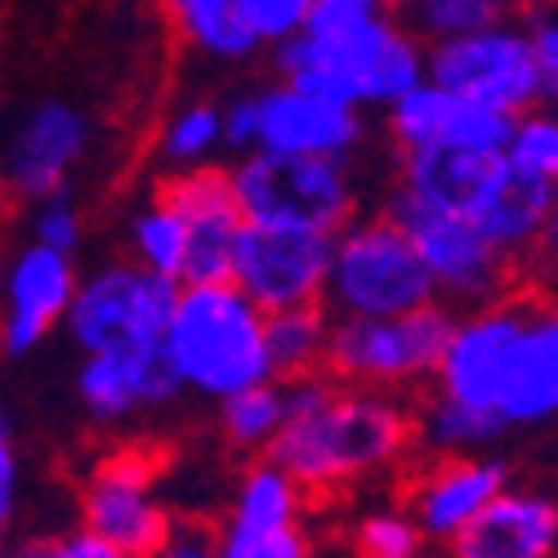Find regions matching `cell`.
Segmentation results:
<instances>
[{"instance_id": "cell-44", "label": "cell", "mask_w": 558, "mask_h": 558, "mask_svg": "<svg viewBox=\"0 0 558 558\" xmlns=\"http://www.w3.org/2000/svg\"><path fill=\"white\" fill-rule=\"evenodd\" d=\"M0 558H10V549H5V541H0Z\"/></svg>"}, {"instance_id": "cell-42", "label": "cell", "mask_w": 558, "mask_h": 558, "mask_svg": "<svg viewBox=\"0 0 558 558\" xmlns=\"http://www.w3.org/2000/svg\"><path fill=\"white\" fill-rule=\"evenodd\" d=\"M5 215H10V189H5V179H0V223H5Z\"/></svg>"}, {"instance_id": "cell-4", "label": "cell", "mask_w": 558, "mask_h": 558, "mask_svg": "<svg viewBox=\"0 0 558 558\" xmlns=\"http://www.w3.org/2000/svg\"><path fill=\"white\" fill-rule=\"evenodd\" d=\"M434 300L438 291L421 255L385 215H353L331 232V264L322 287V308L331 317H398Z\"/></svg>"}, {"instance_id": "cell-2", "label": "cell", "mask_w": 558, "mask_h": 558, "mask_svg": "<svg viewBox=\"0 0 558 558\" xmlns=\"http://www.w3.org/2000/svg\"><path fill=\"white\" fill-rule=\"evenodd\" d=\"M411 447V407L398 393L336 385L322 407L287 415L264 456L287 470L304 496H322L398 470Z\"/></svg>"}, {"instance_id": "cell-15", "label": "cell", "mask_w": 558, "mask_h": 558, "mask_svg": "<svg viewBox=\"0 0 558 558\" xmlns=\"http://www.w3.org/2000/svg\"><path fill=\"white\" fill-rule=\"evenodd\" d=\"M157 193L166 197V206L183 223V277H179V287L228 282L232 246H238V232L246 223L242 210H238V197H232L228 170L202 166V170L166 174V183Z\"/></svg>"}, {"instance_id": "cell-30", "label": "cell", "mask_w": 558, "mask_h": 558, "mask_svg": "<svg viewBox=\"0 0 558 558\" xmlns=\"http://www.w3.org/2000/svg\"><path fill=\"white\" fill-rule=\"evenodd\" d=\"M514 14L519 10L509 5V0H415L407 10V32L421 45H438V40H456V36L496 27Z\"/></svg>"}, {"instance_id": "cell-40", "label": "cell", "mask_w": 558, "mask_h": 558, "mask_svg": "<svg viewBox=\"0 0 558 558\" xmlns=\"http://www.w3.org/2000/svg\"><path fill=\"white\" fill-rule=\"evenodd\" d=\"M215 554V527L202 519H179L170 523L157 558H210Z\"/></svg>"}, {"instance_id": "cell-6", "label": "cell", "mask_w": 558, "mask_h": 558, "mask_svg": "<svg viewBox=\"0 0 558 558\" xmlns=\"http://www.w3.org/2000/svg\"><path fill=\"white\" fill-rule=\"evenodd\" d=\"M246 223L291 232H340L357 215V174L340 157H272L246 153L228 170Z\"/></svg>"}, {"instance_id": "cell-38", "label": "cell", "mask_w": 558, "mask_h": 558, "mask_svg": "<svg viewBox=\"0 0 558 558\" xmlns=\"http://www.w3.org/2000/svg\"><path fill=\"white\" fill-rule=\"evenodd\" d=\"M19 496H23V460H19L10 421L0 415V536L10 532V523L19 514Z\"/></svg>"}, {"instance_id": "cell-17", "label": "cell", "mask_w": 558, "mask_h": 558, "mask_svg": "<svg viewBox=\"0 0 558 558\" xmlns=\"http://www.w3.org/2000/svg\"><path fill=\"white\" fill-rule=\"evenodd\" d=\"M385 125L402 153H456V157H500L514 117L478 108L460 95L421 81L385 108Z\"/></svg>"}, {"instance_id": "cell-45", "label": "cell", "mask_w": 558, "mask_h": 558, "mask_svg": "<svg viewBox=\"0 0 558 558\" xmlns=\"http://www.w3.org/2000/svg\"><path fill=\"white\" fill-rule=\"evenodd\" d=\"M0 272H5V255H0Z\"/></svg>"}, {"instance_id": "cell-9", "label": "cell", "mask_w": 558, "mask_h": 558, "mask_svg": "<svg viewBox=\"0 0 558 558\" xmlns=\"http://www.w3.org/2000/svg\"><path fill=\"white\" fill-rule=\"evenodd\" d=\"M174 300H179V282L157 277L130 259H117L76 277L63 327L85 353L108 344H161Z\"/></svg>"}, {"instance_id": "cell-3", "label": "cell", "mask_w": 558, "mask_h": 558, "mask_svg": "<svg viewBox=\"0 0 558 558\" xmlns=\"http://www.w3.org/2000/svg\"><path fill=\"white\" fill-rule=\"evenodd\" d=\"M161 349L179 389L210 402L272 380L264 353V313L232 282L179 287Z\"/></svg>"}, {"instance_id": "cell-1", "label": "cell", "mask_w": 558, "mask_h": 558, "mask_svg": "<svg viewBox=\"0 0 558 558\" xmlns=\"http://www.w3.org/2000/svg\"><path fill=\"white\" fill-rule=\"evenodd\" d=\"M272 72L353 112L389 108L425 81V45L371 0H313L304 27L272 45Z\"/></svg>"}, {"instance_id": "cell-12", "label": "cell", "mask_w": 558, "mask_h": 558, "mask_svg": "<svg viewBox=\"0 0 558 558\" xmlns=\"http://www.w3.org/2000/svg\"><path fill=\"white\" fill-rule=\"evenodd\" d=\"M331 264L327 232H291V228H259L242 223L238 246H232L228 282L238 287L259 313H282L322 304Z\"/></svg>"}, {"instance_id": "cell-36", "label": "cell", "mask_w": 558, "mask_h": 558, "mask_svg": "<svg viewBox=\"0 0 558 558\" xmlns=\"http://www.w3.org/2000/svg\"><path fill=\"white\" fill-rule=\"evenodd\" d=\"M519 14H523L519 23H523V32H527L536 72H541L549 99H554V95H558V14H554V5H523Z\"/></svg>"}, {"instance_id": "cell-46", "label": "cell", "mask_w": 558, "mask_h": 558, "mask_svg": "<svg viewBox=\"0 0 558 558\" xmlns=\"http://www.w3.org/2000/svg\"><path fill=\"white\" fill-rule=\"evenodd\" d=\"M210 558H215V554H210Z\"/></svg>"}, {"instance_id": "cell-21", "label": "cell", "mask_w": 558, "mask_h": 558, "mask_svg": "<svg viewBox=\"0 0 558 558\" xmlns=\"http://www.w3.org/2000/svg\"><path fill=\"white\" fill-rule=\"evenodd\" d=\"M558 505L545 487L509 483L483 514L447 541V558H554Z\"/></svg>"}, {"instance_id": "cell-16", "label": "cell", "mask_w": 558, "mask_h": 558, "mask_svg": "<svg viewBox=\"0 0 558 558\" xmlns=\"http://www.w3.org/2000/svg\"><path fill=\"white\" fill-rule=\"evenodd\" d=\"M255 153H272V157H340L349 161L362 138V112L308 95V89L272 81L264 89H255Z\"/></svg>"}, {"instance_id": "cell-8", "label": "cell", "mask_w": 558, "mask_h": 558, "mask_svg": "<svg viewBox=\"0 0 558 558\" xmlns=\"http://www.w3.org/2000/svg\"><path fill=\"white\" fill-rule=\"evenodd\" d=\"M425 81L460 95L478 108L500 117H523L532 108H549V89L536 72L532 45L519 19H505L496 27L425 45Z\"/></svg>"}, {"instance_id": "cell-29", "label": "cell", "mask_w": 558, "mask_h": 558, "mask_svg": "<svg viewBox=\"0 0 558 558\" xmlns=\"http://www.w3.org/2000/svg\"><path fill=\"white\" fill-rule=\"evenodd\" d=\"M282 425H287V407H282V385L277 380L251 385V389L219 402V429L238 451L264 456L272 447V438L282 434Z\"/></svg>"}, {"instance_id": "cell-43", "label": "cell", "mask_w": 558, "mask_h": 558, "mask_svg": "<svg viewBox=\"0 0 558 558\" xmlns=\"http://www.w3.org/2000/svg\"><path fill=\"white\" fill-rule=\"evenodd\" d=\"M514 10H523V5H554V0H509Z\"/></svg>"}, {"instance_id": "cell-14", "label": "cell", "mask_w": 558, "mask_h": 558, "mask_svg": "<svg viewBox=\"0 0 558 558\" xmlns=\"http://www.w3.org/2000/svg\"><path fill=\"white\" fill-rule=\"evenodd\" d=\"M89 153V117L76 104L45 99L23 112V121L10 130L5 153H0V179L10 197L40 202L68 189L72 170Z\"/></svg>"}, {"instance_id": "cell-25", "label": "cell", "mask_w": 558, "mask_h": 558, "mask_svg": "<svg viewBox=\"0 0 558 558\" xmlns=\"http://www.w3.org/2000/svg\"><path fill=\"white\" fill-rule=\"evenodd\" d=\"M411 434L415 447H425L429 456H487L509 434V425L496 411L460 407L434 393L421 411H411Z\"/></svg>"}, {"instance_id": "cell-23", "label": "cell", "mask_w": 558, "mask_h": 558, "mask_svg": "<svg viewBox=\"0 0 558 558\" xmlns=\"http://www.w3.org/2000/svg\"><path fill=\"white\" fill-rule=\"evenodd\" d=\"M166 23L189 50L215 63H251L264 45L246 27L238 0H161Z\"/></svg>"}, {"instance_id": "cell-22", "label": "cell", "mask_w": 558, "mask_h": 558, "mask_svg": "<svg viewBox=\"0 0 558 558\" xmlns=\"http://www.w3.org/2000/svg\"><path fill=\"white\" fill-rule=\"evenodd\" d=\"M496 415L509 425V434L541 429L558 415V313L549 300L536 304L514 344V357H509L500 380Z\"/></svg>"}, {"instance_id": "cell-33", "label": "cell", "mask_w": 558, "mask_h": 558, "mask_svg": "<svg viewBox=\"0 0 558 558\" xmlns=\"http://www.w3.org/2000/svg\"><path fill=\"white\" fill-rule=\"evenodd\" d=\"M27 232H32V246L59 251V255H76V246L85 242V215H81L76 197L63 189V193H54V197L32 202Z\"/></svg>"}, {"instance_id": "cell-13", "label": "cell", "mask_w": 558, "mask_h": 558, "mask_svg": "<svg viewBox=\"0 0 558 558\" xmlns=\"http://www.w3.org/2000/svg\"><path fill=\"white\" fill-rule=\"evenodd\" d=\"M460 215L470 219L483 238L523 268L541 246H554L558 232V183L527 179L509 170L500 157L483 161L470 197L460 202Z\"/></svg>"}, {"instance_id": "cell-37", "label": "cell", "mask_w": 558, "mask_h": 558, "mask_svg": "<svg viewBox=\"0 0 558 558\" xmlns=\"http://www.w3.org/2000/svg\"><path fill=\"white\" fill-rule=\"evenodd\" d=\"M10 558H125V554L99 536H89L85 527H76V532H59L45 541H27L23 549H10Z\"/></svg>"}, {"instance_id": "cell-41", "label": "cell", "mask_w": 558, "mask_h": 558, "mask_svg": "<svg viewBox=\"0 0 558 558\" xmlns=\"http://www.w3.org/2000/svg\"><path fill=\"white\" fill-rule=\"evenodd\" d=\"M371 5H376L380 14H393V19H398V14H407V10L415 5V0H371Z\"/></svg>"}, {"instance_id": "cell-11", "label": "cell", "mask_w": 558, "mask_h": 558, "mask_svg": "<svg viewBox=\"0 0 558 558\" xmlns=\"http://www.w3.org/2000/svg\"><path fill=\"white\" fill-rule=\"evenodd\" d=\"M170 509L157 496V464L144 447H121L89 470L81 487V527L125 558H157Z\"/></svg>"}, {"instance_id": "cell-27", "label": "cell", "mask_w": 558, "mask_h": 558, "mask_svg": "<svg viewBox=\"0 0 558 558\" xmlns=\"http://www.w3.org/2000/svg\"><path fill=\"white\" fill-rule=\"evenodd\" d=\"M223 148V134H219V104L215 99H193V104H179L161 134H157V157L170 174L183 170H202L215 166V153Z\"/></svg>"}, {"instance_id": "cell-5", "label": "cell", "mask_w": 558, "mask_h": 558, "mask_svg": "<svg viewBox=\"0 0 558 558\" xmlns=\"http://www.w3.org/2000/svg\"><path fill=\"white\" fill-rule=\"evenodd\" d=\"M451 317L456 313L442 300L398 317H331L322 371L349 389H421L434 380Z\"/></svg>"}, {"instance_id": "cell-7", "label": "cell", "mask_w": 558, "mask_h": 558, "mask_svg": "<svg viewBox=\"0 0 558 558\" xmlns=\"http://www.w3.org/2000/svg\"><path fill=\"white\" fill-rule=\"evenodd\" d=\"M380 215L407 232V242L415 246V255H421L438 300L483 308L492 300H505L509 291H519L514 259H505L460 210L411 197L393 183Z\"/></svg>"}, {"instance_id": "cell-10", "label": "cell", "mask_w": 558, "mask_h": 558, "mask_svg": "<svg viewBox=\"0 0 558 558\" xmlns=\"http://www.w3.org/2000/svg\"><path fill=\"white\" fill-rule=\"evenodd\" d=\"M541 300L545 295H536V291H509L505 300H492L483 308H464L460 317H451L442 357L429 380L434 393L447 402H460V407L496 411L505 366L514 357V344Z\"/></svg>"}, {"instance_id": "cell-19", "label": "cell", "mask_w": 558, "mask_h": 558, "mask_svg": "<svg viewBox=\"0 0 558 558\" xmlns=\"http://www.w3.org/2000/svg\"><path fill=\"white\" fill-rule=\"evenodd\" d=\"M514 470L500 456H434L407 483V514L425 541H451L509 487Z\"/></svg>"}, {"instance_id": "cell-34", "label": "cell", "mask_w": 558, "mask_h": 558, "mask_svg": "<svg viewBox=\"0 0 558 558\" xmlns=\"http://www.w3.org/2000/svg\"><path fill=\"white\" fill-rule=\"evenodd\" d=\"M215 558H313V541L304 523L277 532H228L215 527Z\"/></svg>"}, {"instance_id": "cell-35", "label": "cell", "mask_w": 558, "mask_h": 558, "mask_svg": "<svg viewBox=\"0 0 558 558\" xmlns=\"http://www.w3.org/2000/svg\"><path fill=\"white\" fill-rule=\"evenodd\" d=\"M246 27L259 36V45H277L304 27L313 0H238Z\"/></svg>"}, {"instance_id": "cell-26", "label": "cell", "mask_w": 558, "mask_h": 558, "mask_svg": "<svg viewBox=\"0 0 558 558\" xmlns=\"http://www.w3.org/2000/svg\"><path fill=\"white\" fill-rule=\"evenodd\" d=\"M327 336H331V313L322 308V304L264 313L268 376H272V380L317 376L322 362H327Z\"/></svg>"}, {"instance_id": "cell-31", "label": "cell", "mask_w": 558, "mask_h": 558, "mask_svg": "<svg viewBox=\"0 0 558 558\" xmlns=\"http://www.w3.org/2000/svg\"><path fill=\"white\" fill-rule=\"evenodd\" d=\"M500 161L527 179L558 183V117L549 108H532L514 117L505 148H500Z\"/></svg>"}, {"instance_id": "cell-28", "label": "cell", "mask_w": 558, "mask_h": 558, "mask_svg": "<svg viewBox=\"0 0 558 558\" xmlns=\"http://www.w3.org/2000/svg\"><path fill=\"white\" fill-rule=\"evenodd\" d=\"M125 246H130V264L170 277V282L183 277V223L161 193H153L144 206H134L125 223Z\"/></svg>"}, {"instance_id": "cell-24", "label": "cell", "mask_w": 558, "mask_h": 558, "mask_svg": "<svg viewBox=\"0 0 558 558\" xmlns=\"http://www.w3.org/2000/svg\"><path fill=\"white\" fill-rule=\"evenodd\" d=\"M304 492L295 487V478L287 470H277L268 456L251 460L242 478H238V492L228 500V514L219 527L228 532H277V527H291V523H304Z\"/></svg>"}, {"instance_id": "cell-18", "label": "cell", "mask_w": 558, "mask_h": 558, "mask_svg": "<svg viewBox=\"0 0 558 558\" xmlns=\"http://www.w3.org/2000/svg\"><path fill=\"white\" fill-rule=\"evenodd\" d=\"M179 393L161 344H108L85 353L76 371V398L95 425H125L144 411L170 407Z\"/></svg>"}, {"instance_id": "cell-39", "label": "cell", "mask_w": 558, "mask_h": 558, "mask_svg": "<svg viewBox=\"0 0 558 558\" xmlns=\"http://www.w3.org/2000/svg\"><path fill=\"white\" fill-rule=\"evenodd\" d=\"M219 134L228 153H255V99L251 95H232L219 104Z\"/></svg>"}, {"instance_id": "cell-20", "label": "cell", "mask_w": 558, "mask_h": 558, "mask_svg": "<svg viewBox=\"0 0 558 558\" xmlns=\"http://www.w3.org/2000/svg\"><path fill=\"white\" fill-rule=\"evenodd\" d=\"M76 277L81 272L72 255L32 242L14 259H5V272H0V353L23 357L50 336L72 304Z\"/></svg>"}, {"instance_id": "cell-32", "label": "cell", "mask_w": 558, "mask_h": 558, "mask_svg": "<svg viewBox=\"0 0 558 558\" xmlns=\"http://www.w3.org/2000/svg\"><path fill=\"white\" fill-rule=\"evenodd\" d=\"M429 541L421 536V527L411 523V514L402 505L389 509H371L353 527V554L357 558H425Z\"/></svg>"}]
</instances>
